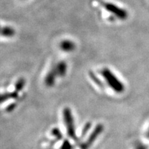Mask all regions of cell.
<instances>
[{"mask_svg": "<svg viewBox=\"0 0 149 149\" xmlns=\"http://www.w3.org/2000/svg\"><path fill=\"white\" fill-rule=\"evenodd\" d=\"M102 76L107 81V84L111 87L113 90L117 93H122L124 91V86L117 78L114 75V74L110 70L109 68H104L101 71Z\"/></svg>", "mask_w": 149, "mask_h": 149, "instance_id": "obj_1", "label": "cell"}, {"mask_svg": "<svg viewBox=\"0 0 149 149\" xmlns=\"http://www.w3.org/2000/svg\"><path fill=\"white\" fill-rule=\"evenodd\" d=\"M99 3H100L102 6L105 10H107L108 12L113 15L115 17L119 19L120 20H126L128 18V13L125 9L120 8L118 6L111 2L99 1Z\"/></svg>", "mask_w": 149, "mask_h": 149, "instance_id": "obj_2", "label": "cell"}, {"mask_svg": "<svg viewBox=\"0 0 149 149\" xmlns=\"http://www.w3.org/2000/svg\"><path fill=\"white\" fill-rule=\"evenodd\" d=\"M64 123L66 124L67 133L70 138L73 139L74 140H77V137L75 135V130H74V120L72 117L71 111L68 108H65L64 110Z\"/></svg>", "mask_w": 149, "mask_h": 149, "instance_id": "obj_3", "label": "cell"}, {"mask_svg": "<svg viewBox=\"0 0 149 149\" xmlns=\"http://www.w3.org/2000/svg\"><path fill=\"white\" fill-rule=\"evenodd\" d=\"M103 130H104L103 125H102V124H98V125L96 126L95 129L94 131L91 134L89 138L87 139V140L84 143L82 146H81V149H88L89 147L93 144V143L96 140L97 137L98 136L102 133V132L103 131Z\"/></svg>", "mask_w": 149, "mask_h": 149, "instance_id": "obj_4", "label": "cell"}, {"mask_svg": "<svg viewBox=\"0 0 149 149\" xmlns=\"http://www.w3.org/2000/svg\"><path fill=\"white\" fill-rule=\"evenodd\" d=\"M15 30L9 26H2L0 24V36L13 37L15 35Z\"/></svg>", "mask_w": 149, "mask_h": 149, "instance_id": "obj_5", "label": "cell"}, {"mask_svg": "<svg viewBox=\"0 0 149 149\" xmlns=\"http://www.w3.org/2000/svg\"><path fill=\"white\" fill-rule=\"evenodd\" d=\"M59 47L63 51L66 52V53H70V52L73 51L76 48L75 44L71 40H66L62 41L60 43Z\"/></svg>", "mask_w": 149, "mask_h": 149, "instance_id": "obj_6", "label": "cell"}, {"mask_svg": "<svg viewBox=\"0 0 149 149\" xmlns=\"http://www.w3.org/2000/svg\"><path fill=\"white\" fill-rule=\"evenodd\" d=\"M57 76H61L63 77L66 73L67 71V64L64 61H60V62L57 63L56 66L54 67Z\"/></svg>", "mask_w": 149, "mask_h": 149, "instance_id": "obj_7", "label": "cell"}, {"mask_svg": "<svg viewBox=\"0 0 149 149\" xmlns=\"http://www.w3.org/2000/svg\"><path fill=\"white\" fill-rule=\"evenodd\" d=\"M57 76V73H56L54 68L52 69L51 71H49L47 75H46V79H45V83L48 86H52L55 84V81L56 79V77Z\"/></svg>", "mask_w": 149, "mask_h": 149, "instance_id": "obj_8", "label": "cell"}, {"mask_svg": "<svg viewBox=\"0 0 149 149\" xmlns=\"http://www.w3.org/2000/svg\"><path fill=\"white\" fill-rule=\"evenodd\" d=\"M18 97L17 91H14L13 93H6L0 94V104L7 101L9 99H15Z\"/></svg>", "mask_w": 149, "mask_h": 149, "instance_id": "obj_9", "label": "cell"}, {"mask_svg": "<svg viewBox=\"0 0 149 149\" xmlns=\"http://www.w3.org/2000/svg\"><path fill=\"white\" fill-rule=\"evenodd\" d=\"M25 84H26V81H25V79H23V78H21V79H19L18 81L16 82L15 91L19 92V91L22 90L24 87V86H25Z\"/></svg>", "mask_w": 149, "mask_h": 149, "instance_id": "obj_10", "label": "cell"}, {"mask_svg": "<svg viewBox=\"0 0 149 149\" xmlns=\"http://www.w3.org/2000/svg\"><path fill=\"white\" fill-rule=\"evenodd\" d=\"M72 146L70 144L69 141L68 140L64 141V142L63 143L62 146L61 147V149H72Z\"/></svg>", "mask_w": 149, "mask_h": 149, "instance_id": "obj_11", "label": "cell"}, {"mask_svg": "<svg viewBox=\"0 0 149 149\" xmlns=\"http://www.w3.org/2000/svg\"><path fill=\"white\" fill-rule=\"evenodd\" d=\"M52 133H53V135H54L55 136V137H57V138H59V139H60V138H59L60 137H62V135H61V134L60 132H59L58 128H54Z\"/></svg>", "mask_w": 149, "mask_h": 149, "instance_id": "obj_12", "label": "cell"}, {"mask_svg": "<svg viewBox=\"0 0 149 149\" xmlns=\"http://www.w3.org/2000/svg\"><path fill=\"white\" fill-rule=\"evenodd\" d=\"M91 123H87L86 125L84 126V129L82 130V135H85L86 134L87 132L88 131V130L91 128Z\"/></svg>", "mask_w": 149, "mask_h": 149, "instance_id": "obj_13", "label": "cell"}, {"mask_svg": "<svg viewBox=\"0 0 149 149\" xmlns=\"http://www.w3.org/2000/svg\"><path fill=\"white\" fill-rule=\"evenodd\" d=\"M135 149H147V148L144 146H143L142 144H137Z\"/></svg>", "mask_w": 149, "mask_h": 149, "instance_id": "obj_14", "label": "cell"}, {"mask_svg": "<svg viewBox=\"0 0 149 149\" xmlns=\"http://www.w3.org/2000/svg\"><path fill=\"white\" fill-rule=\"evenodd\" d=\"M15 107V104H12V105L9 106L8 107H7V111H11L13 109H14Z\"/></svg>", "mask_w": 149, "mask_h": 149, "instance_id": "obj_15", "label": "cell"}, {"mask_svg": "<svg viewBox=\"0 0 149 149\" xmlns=\"http://www.w3.org/2000/svg\"><path fill=\"white\" fill-rule=\"evenodd\" d=\"M147 137H148V138L149 139V129L148 130V133H147Z\"/></svg>", "mask_w": 149, "mask_h": 149, "instance_id": "obj_16", "label": "cell"}]
</instances>
